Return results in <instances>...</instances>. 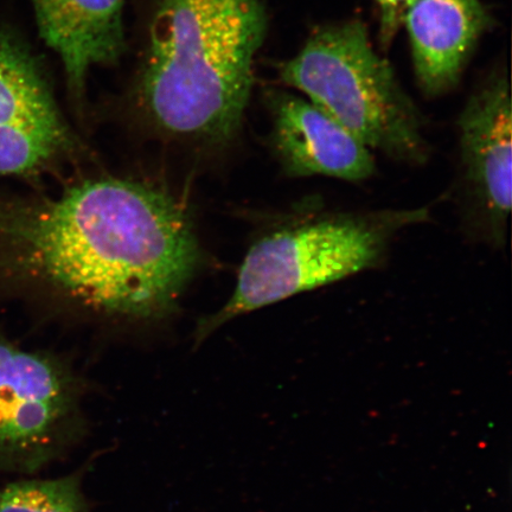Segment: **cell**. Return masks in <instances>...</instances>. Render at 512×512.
Masks as SVG:
<instances>
[{
	"mask_svg": "<svg viewBox=\"0 0 512 512\" xmlns=\"http://www.w3.org/2000/svg\"><path fill=\"white\" fill-rule=\"evenodd\" d=\"M268 106L273 150L287 176L361 182L374 175L373 151L309 99L273 92Z\"/></svg>",
	"mask_w": 512,
	"mask_h": 512,
	"instance_id": "obj_7",
	"label": "cell"
},
{
	"mask_svg": "<svg viewBox=\"0 0 512 512\" xmlns=\"http://www.w3.org/2000/svg\"><path fill=\"white\" fill-rule=\"evenodd\" d=\"M279 75L371 151L399 162H427L430 147L418 107L361 21L313 31L299 53L280 64Z\"/></svg>",
	"mask_w": 512,
	"mask_h": 512,
	"instance_id": "obj_4",
	"label": "cell"
},
{
	"mask_svg": "<svg viewBox=\"0 0 512 512\" xmlns=\"http://www.w3.org/2000/svg\"><path fill=\"white\" fill-rule=\"evenodd\" d=\"M4 228L24 270L67 305L130 322L168 315L201 260L181 202L128 179L75 184L11 210Z\"/></svg>",
	"mask_w": 512,
	"mask_h": 512,
	"instance_id": "obj_1",
	"label": "cell"
},
{
	"mask_svg": "<svg viewBox=\"0 0 512 512\" xmlns=\"http://www.w3.org/2000/svg\"><path fill=\"white\" fill-rule=\"evenodd\" d=\"M68 125H0V174L24 175L75 150Z\"/></svg>",
	"mask_w": 512,
	"mask_h": 512,
	"instance_id": "obj_11",
	"label": "cell"
},
{
	"mask_svg": "<svg viewBox=\"0 0 512 512\" xmlns=\"http://www.w3.org/2000/svg\"><path fill=\"white\" fill-rule=\"evenodd\" d=\"M379 12L380 37L384 46L393 42L403 18L415 0H374Z\"/></svg>",
	"mask_w": 512,
	"mask_h": 512,
	"instance_id": "obj_13",
	"label": "cell"
},
{
	"mask_svg": "<svg viewBox=\"0 0 512 512\" xmlns=\"http://www.w3.org/2000/svg\"><path fill=\"white\" fill-rule=\"evenodd\" d=\"M83 394L68 363L0 339V471L35 473L79 445Z\"/></svg>",
	"mask_w": 512,
	"mask_h": 512,
	"instance_id": "obj_5",
	"label": "cell"
},
{
	"mask_svg": "<svg viewBox=\"0 0 512 512\" xmlns=\"http://www.w3.org/2000/svg\"><path fill=\"white\" fill-rule=\"evenodd\" d=\"M42 40L59 55L69 94L82 105L95 67L126 49L125 0H31Z\"/></svg>",
	"mask_w": 512,
	"mask_h": 512,
	"instance_id": "obj_8",
	"label": "cell"
},
{
	"mask_svg": "<svg viewBox=\"0 0 512 512\" xmlns=\"http://www.w3.org/2000/svg\"><path fill=\"white\" fill-rule=\"evenodd\" d=\"M64 125L53 91L35 56L0 32V125Z\"/></svg>",
	"mask_w": 512,
	"mask_h": 512,
	"instance_id": "obj_10",
	"label": "cell"
},
{
	"mask_svg": "<svg viewBox=\"0 0 512 512\" xmlns=\"http://www.w3.org/2000/svg\"><path fill=\"white\" fill-rule=\"evenodd\" d=\"M492 18L480 0H415L402 27L411 43L415 78L426 95L451 91Z\"/></svg>",
	"mask_w": 512,
	"mask_h": 512,
	"instance_id": "obj_9",
	"label": "cell"
},
{
	"mask_svg": "<svg viewBox=\"0 0 512 512\" xmlns=\"http://www.w3.org/2000/svg\"><path fill=\"white\" fill-rule=\"evenodd\" d=\"M266 32L264 0H147L134 114L171 142L226 146L245 119Z\"/></svg>",
	"mask_w": 512,
	"mask_h": 512,
	"instance_id": "obj_2",
	"label": "cell"
},
{
	"mask_svg": "<svg viewBox=\"0 0 512 512\" xmlns=\"http://www.w3.org/2000/svg\"><path fill=\"white\" fill-rule=\"evenodd\" d=\"M428 217L430 209L419 208L323 213L280 224L249 248L232 297L198 323L196 342L246 313L379 265L400 230Z\"/></svg>",
	"mask_w": 512,
	"mask_h": 512,
	"instance_id": "obj_3",
	"label": "cell"
},
{
	"mask_svg": "<svg viewBox=\"0 0 512 512\" xmlns=\"http://www.w3.org/2000/svg\"><path fill=\"white\" fill-rule=\"evenodd\" d=\"M465 192L479 232L504 245L511 213L512 113L507 70L499 68L470 96L458 120Z\"/></svg>",
	"mask_w": 512,
	"mask_h": 512,
	"instance_id": "obj_6",
	"label": "cell"
},
{
	"mask_svg": "<svg viewBox=\"0 0 512 512\" xmlns=\"http://www.w3.org/2000/svg\"><path fill=\"white\" fill-rule=\"evenodd\" d=\"M80 473L56 479H28L0 489V512H91Z\"/></svg>",
	"mask_w": 512,
	"mask_h": 512,
	"instance_id": "obj_12",
	"label": "cell"
}]
</instances>
